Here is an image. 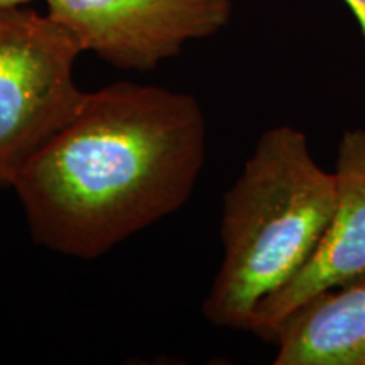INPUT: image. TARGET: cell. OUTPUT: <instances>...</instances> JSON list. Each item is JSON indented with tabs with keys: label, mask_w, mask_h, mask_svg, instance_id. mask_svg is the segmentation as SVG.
<instances>
[{
	"label": "cell",
	"mask_w": 365,
	"mask_h": 365,
	"mask_svg": "<svg viewBox=\"0 0 365 365\" xmlns=\"http://www.w3.org/2000/svg\"><path fill=\"white\" fill-rule=\"evenodd\" d=\"M269 341L274 365H365V276L312 296Z\"/></svg>",
	"instance_id": "cell-6"
},
{
	"label": "cell",
	"mask_w": 365,
	"mask_h": 365,
	"mask_svg": "<svg viewBox=\"0 0 365 365\" xmlns=\"http://www.w3.org/2000/svg\"><path fill=\"white\" fill-rule=\"evenodd\" d=\"M83 53L63 26L34 9H0V186L83 105L75 65Z\"/></svg>",
	"instance_id": "cell-3"
},
{
	"label": "cell",
	"mask_w": 365,
	"mask_h": 365,
	"mask_svg": "<svg viewBox=\"0 0 365 365\" xmlns=\"http://www.w3.org/2000/svg\"><path fill=\"white\" fill-rule=\"evenodd\" d=\"M205 159L207 118L193 95L117 81L86 93L11 188L36 244L88 261L178 212Z\"/></svg>",
	"instance_id": "cell-1"
},
{
	"label": "cell",
	"mask_w": 365,
	"mask_h": 365,
	"mask_svg": "<svg viewBox=\"0 0 365 365\" xmlns=\"http://www.w3.org/2000/svg\"><path fill=\"white\" fill-rule=\"evenodd\" d=\"M83 53L120 70L149 71L186 44L225 29L234 0H44Z\"/></svg>",
	"instance_id": "cell-4"
},
{
	"label": "cell",
	"mask_w": 365,
	"mask_h": 365,
	"mask_svg": "<svg viewBox=\"0 0 365 365\" xmlns=\"http://www.w3.org/2000/svg\"><path fill=\"white\" fill-rule=\"evenodd\" d=\"M341 2L349 7V11L352 12L355 21H357L365 43V0H341Z\"/></svg>",
	"instance_id": "cell-7"
},
{
	"label": "cell",
	"mask_w": 365,
	"mask_h": 365,
	"mask_svg": "<svg viewBox=\"0 0 365 365\" xmlns=\"http://www.w3.org/2000/svg\"><path fill=\"white\" fill-rule=\"evenodd\" d=\"M33 0H0V9H11V7H24Z\"/></svg>",
	"instance_id": "cell-8"
},
{
	"label": "cell",
	"mask_w": 365,
	"mask_h": 365,
	"mask_svg": "<svg viewBox=\"0 0 365 365\" xmlns=\"http://www.w3.org/2000/svg\"><path fill=\"white\" fill-rule=\"evenodd\" d=\"M335 207L307 264L254 313L250 333L271 339L286 314L312 296L365 276V127L349 129L336 145Z\"/></svg>",
	"instance_id": "cell-5"
},
{
	"label": "cell",
	"mask_w": 365,
	"mask_h": 365,
	"mask_svg": "<svg viewBox=\"0 0 365 365\" xmlns=\"http://www.w3.org/2000/svg\"><path fill=\"white\" fill-rule=\"evenodd\" d=\"M335 207V176L293 125L262 132L223 195L222 262L202 313L215 327L249 331L262 301L307 264Z\"/></svg>",
	"instance_id": "cell-2"
}]
</instances>
